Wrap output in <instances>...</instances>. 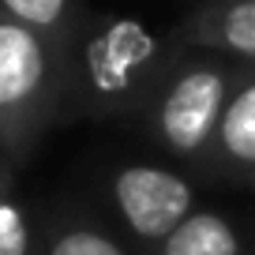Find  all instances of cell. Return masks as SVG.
Segmentation results:
<instances>
[{
	"instance_id": "obj_7",
	"label": "cell",
	"mask_w": 255,
	"mask_h": 255,
	"mask_svg": "<svg viewBox=\"0 0 255 255\" xmlns=\"http://www.w3.org/2000/svg\"><path fill=\"white\" fill-rule=\"evenodd\" d=\"M0 19L23 26V30L41 34L53 45L72 49L75 34L83 30L90 11L72 4V0H0Z\"/></svg>"
},
{
	"instance_id": "obj_5",
	"label": "cell",
	"mask_w": 255,
	"mask_h": 255,
	"mask_svg": "<svg viewBox=\"0 0 255 255\" xmlns=\"http://www.w3.org/2000/svg\"><path fill=\"white\" fill-rule=\"evenodd\" d=\"M173 38L180 49H214L240 60H255V0L195 8L173 26Z\"/></svg>"
},
{
	"instance_id": "obj_8",
	"label": "cell",
	"mask_w": 255,
	"mask_h": 255,
	"mask_svg": "<svg viewBox=\"0 0 255 255\" xmlns=\"http://www.w3.org/2000/svg\"><path fill=\"white\" fill-rule=\"evenodd\" d=\"M158 255H240V233L214 210H195L165 244H158Z\"/></svg>"
},
{
	"instance_id": "obj_10",
	"label": "cell",
	"mask_w": 255,
	"mask_h": 255,
	"mask_svg": "<svg viewBox=\"0 0 255 255\" xmlns=\"http://www.w3.org/2000/svg\"><path fill=\"white\" fill-rule=\"evenodd\" d=\"M0 255H38V237L11 191L0 195Z\"/></svg>"
},
{
	"instance_id": "obj_9",
	"label": "cell",
	"mask_w": 255,
	"mask_h": 255,
	"mask_svg": "<svg viewBox=\"0 0 255 255\" xmlns=\"http://www.w3.org/2000/svg\"><path fill=\"white\" fill-rule=\"evenodd\" d=\"M38 255H128L105 229L90 222H60L38 240Z\"/></svg>"
},
{
	"instance_id": "obj_11",
	"label": "cell",
	"mask_w": 255,
	"mask_h": 255,
	"mask_svg": "<svg viewBox=\"0 0 255 255\" xmlns=\"http://www.w3.org/2000/svg\"><path fill=\"white\" fill-rule=\"evenodd\" d=\"M11 165H15V161L0 150V195H4V191H11Z\"/></svg>"
},
{
	"instance_id": "obj_3",
	"label": "cell",
	"mask_w": 255,
	"mask_h": 255,
	"mask_svg": "<svg viewBox=\"0 0 255 255\" xmlns=\"http://www.w3.org/2000/svg\"><path fill=\"white\" fill-rule=\"evenodd\" d=\"M229 72L214 60H176L169 79L150 102V124L169 154L199 158L214 150V135L229 102Z\"/></svg>"
},
{
	"instance_id": "obj_2",
	"label": "cell",
	"mask_w": 255,
	"mask_h": 255,
	"mask_svg": "<svg viewBox=\"0 0 255 255\" xmlns=\"http://www.w3.org/2000/svg\"><path fill=\"white\" fill-rule=\"evenodd\" d=\"M68 49L0 19V150L26 161L56 120H64Z\"/></svg>"
},
{
	"instance_id": "obj_4",
	"label": "cell",
	"mask_w": 255,
	"mask_h": 255,
	"mask_svg": "<svg viewBox=\"0 0 255 255\" xmlns=\"http://www.w3.org/2000/svg\"><path fill=\"white\" fill-rule=\"evenodd\" d=\"M109 195L131 237L158 248L195 214L188 180L158 165H124L109 176Z\"/></svg>"
},
{
	"instance_id": "obj_1",
	"label": "cell",
	"mask_w": 255,
	"mask_h": 255,
	"mask_svg": "<svg viewBox=\"0 0 255 255\" xmlns=\"http://www.w3.org/2000/svg\"><path fill=\"white\" fill-rule=\"evenodd\" d=\"M176 38H161L143 19L90 15L68 49V117L146 113L176 68Z\"/></svg>"
},
{
	"instance_id": "obj_6",
	"label": "cell",
	"mask_w": 255,
	"mask_h": 255,
	"mask_svg": "<svg viewBox=\"0 0 255 255\" xmlns=\"http://www.w3.org/2000/svg\"><path fill=\"white\" fill-rule=\"evenodd\" d=\"M210 158L229 173H255V79L229 94Z\"/></svg>"
}]
</instances>
